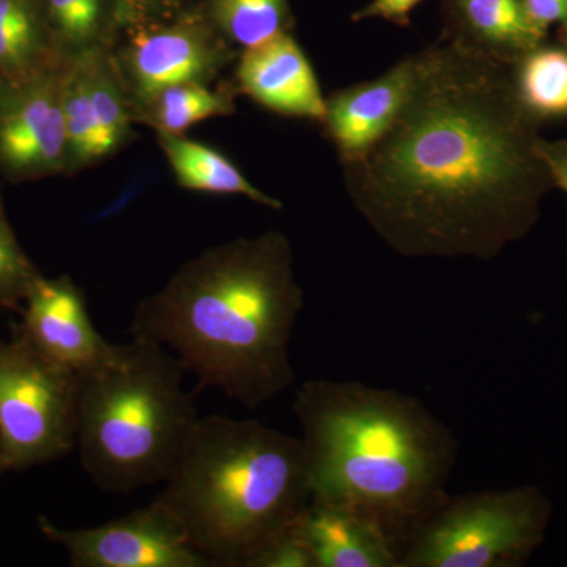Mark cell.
<instances>
[{
    "label": "cell",
    "instance_id": "cell-10",
    "mask_svg": "<svg viewBox=\"0 0 567 567\" xmlns=\"http://www.w3.org/2000/svg\"><path fill=\"white\" fill-rule=\"evenodd\" d=\"M39 527L74 567H213L158 498L99 527L59 528L43 517Z\"/></svg>",
    "mask_w": 567,
    "mask_h": 567
},
{
    "label": "cell",
    "instance_id": "cell-29",
    "mask_svg": "<svg viewBox=\"0 0 567 567\" xmlns=\"http://www.w3.org/2000/svg\"><path fill=\"white\" fill-rule=\"evenodd\" d=\"M126 10L171 11L178 9V0H122Z\"/></svg>",
    "mask_w": 567,
    "mask_h": 567
},
{
    "label": "cell",
    "instance_id": "cell-28",
    "mask_svg": "<svg viewBox=\"0 0 567 567\" xmlns=\"http://www.w3.org/2000/svg\"><path fill=\"white\" fill-rule=\"evenodd\" d=\"M537 153L546 164L554 186L567 194V140L546 141L539 137Z\"/></svg>",
    "mask_w": 567,
    "mask_h": 567
},
{
    "label": "cell",
    "instance_id": "cell-15",
    "mask_svg": "<svg viewBox=\"0 0 567 567\" xmlns=\"http://www.w3.org/2000/svg\"><path fill=\"white\" fill-rule=\"evenodd\" d=\"M443 40L513 66L548 40L535 28L524 0H443Z\"/></svg>",
    "mask_w": 567,
    "mask_h": 567
},
{
    "label": "cell",
    "instance_id": "cell-18",
    "mask_svg": "<svg viewBox=\"0 0 567 567\" xmlns=\"http://www.w3.org/2000/svg\"><path fill=\"white\" fill-rule=\"evenodd\" d=\"M58 50L65 61L114 47L123 22L122 0H41Z\"/></svg>",
    "mask_w": 567,
    "mask_h": 567
},
{
    "label": "cell",
    "instance_id": "cell-30",
    "mask_svg": "<svg viewBox=\"0 0 567 567\" xmlns=\"http://www.w3.org/2000/svg\"><path fill=\"white\" fill-rule=\"evenodd\" d=\"M7 472L6 464H3L2 451H0V473Z\"/></svg>",
    "mask_w": 567,
    "mask_h": 567
},
{
    "label": "cell",
    "instance_id": "cell-24",
    "mask_svg": "<svg viewBox=\"0 0 567 567\" xmlns=\"http://www.w3.org/2000/svg\"><path fill=\"white\" fill-rule=\"evenodd\" d=\"M41 276L18 241L0 203V306L20 311L29 290Z\"/></svg>",
    "mask_w": 567,
    "mask_h": 567
},
{
    "label": "cell",
    "instance_id": "cell-2",
    "mask_svg": "<svg viewBox=\"0 0 567 567\" xmlns=\"http://www.w3.org/2000/svg\"><path fill=\"white\" fill-rule=\"evenodd\" d=\"M305 309L279 230L205 249L134 311L133 339L174 354L197 388L259 409L295 385L292 336Z\"/></svg>",
    "mask_w": 567,
    "mask_h": 567
},
{
    "label": "cell",
    "instance_id": "cell-4",
    "mask_svg": "<svg viewBox=\"0 0 567 567\" xmlns=\"http://www.w3.org/2000/svg\"><path fill=\"white\" fill-rule=\"evenodd\" d=\"M213 567H251L311 499L300 436L199 417L158 496Z\"/></svg>",
    "mask_w": 567,
    "mask_h": 567
},
{
    "label": "cell",
    "instance_id": "cell-25",
    "mask_svg": "<svg viewBox=\"0 0 567 567\" xmlns=\"http://www.w3.org/2000/svg\"><path fill=\"white\" fill-rule=\"evenodd\" d=\"M295 524L284 535L271 540L257 555L251 567H316L311 551L298 535Z\"/></svg>",
    "mask_w": 567,
    "mask_h": 567
},
{
    "label": "cell",
    "instance_id": "cell-9",
    "mask_svg": "<svg viewBox=\"0 0 567 567\" xmlns=\"http://www.w3.org/2000/svg\"><path fill=\"white\" fill-rule=\"evenodd\" d=\"M70 62L22 81L0 78V177L66 174L65 99Z\"/></svg>",
    "mask_w": 567,
    "mask_h": 567
},
{
    "label": "cell",
    "instance_id": "cell-11",
    "mask_svg": "<svg viewBox=\"0 0 567 567\" xmlns=\"http://www.w3.org/2000/svg\"><path fill=\"white\" fill-rule=\"evenodd\" d=\"M21 336L37 352L74 374L82 375L111 357V344L96 331L87 300L69 276L33 284L22 305Z\"/></svg>",
    "mask_w": 567,
    "mask_h": 567
},
{
    "label": "cell",
    "instance_id": "cell-23",
    "mask_svg": "<svg viewBox=\"0 0 567 567\" xmlns=\"http://www.w3.org/2000/svg\"><path fill=\"white\" fill-rule=\"evenodd\" d=\"M66 174H74L106 158L99 123L76 63L70 61L65 99Z\"/></svg>",
    "mask_w": 567,
    "mask_h": 567
},
{
    "label": "cell",
    "instance_id": "cell-17",
    "mask_svg": "<svg viewBox=\"0 0 567 567\" xmlns=\"http://www.w3.org/2000/svg\"><path fill=\"white\" fill-rule=\"evenodd\" d=\"M158 142L182 188L219 196H244L264 207L281 210V200L254 186L216 148L189 140L185 134L158 133Z\"/></svg>",
    "mask_w": 567,
    "mask_h": 567
},
{
    "label": "cell",
    "instance_id": "cell-3",
    "mask_svg": "<svg viewBox=\"0 0 567 567\" xmlns=\"http://www.w3.org/2000/svg\"><path fill=\"white\" fill-rule=\"evenodd\" d=\"M293 413L311 498L360 511L401 551L450 496L456 435L415 395L354 380H308Z\"/></svg>",
    "mask_w": 567,
    "mask_h": 567
},
{
    "label": "cell",
    "instance_id": "cell-14",
    "mask_svg": "<svg viewBox=\"0 0 567 567\" xmlns=\"http://www.w3.org/2000/svg\"><path fill=\"white\" fill-rule=\"evenodd\" d=\"M316 567H399L401 548L375 520L353 507L309 499L295 524Z\"/></svg>",
    "mask_w": 567,
    "mask_h": 567
},
{
    "label": "cell",
    "instance_id": "cell-13",
    "mask_svg": "<svg viewBox=\"0 0 567 567\" xmlns=\"http://www.w3.org/2000/svg\"><path fill=\"white\" fill-rule=\"evenodd\" d=\"M413 54L371 81L342 89L327 99L322 125L341 164L361 158L385 136L404 106L413 76Z\"/></svg>",
    "mask_w": 567,
    "mask_h": 567
},
{
    "label": "cell",
    "instance_id": "cell-7",
    "mask_svg": "<svg viewBox=\"0 0 567 567\" xmlns=\"http://www.w3.org/2000/svg\"><path fill=\"white\" fill-rule=\"evenodd\" d=\"M80 375L21 336L0 341V451L7 470L58 461L78 442Z\"/></svg>",
    "mask_w": 567,
    "mask_h": 567
},
{
    "label": "cell",
    "instance_id": "cell-5",
    "mask_svg": "<svg viewBox=\"0 0 567 567\" xmlns=\"http://www.w3.org/2000/svg\"><path fill=\"white\" fill-rule=\"evenodd\" d=\"M185 374L173 353L132 339L80 375L76 446L96 486L130 494L167 480L199 420Z\"/></svg>",
    "mask_w": 567,
    "mask_h": 567
},
{
    "label": "cell",
    "instance_id": "cell-12",
    "mask_svg": "<svg viewBox=\"0 0 567 567\" xmlns=\"http://www.w3.org/2000/svg\"><path fill=\"white\" fill-rule=\"evenodd\" d=\"M238 92L284 117L323 122L324 99L308 55L284 32L259 47L244 50L235 70Z\"/></svg>",
    "mask_w": 567,
    "mask_h": 567
},
{
    "label": "cell",
    "instance_id": "cell-6",
    "mask_svg": "<svg viewBox=\"0 0 567 567\" xmlns=\"http://www.w3.org/2000/svg\"><path fill=\"white\" fill-rule=\"evenodd\" d=\"M551 505L535 486L447 496L410 537L399 567H517L544 543Z\"/></svg>",
    "mask_w": 567,
    "mask_h": 567
},
{
    "label": "cell",
    "instance_id": "cell-21",
    "mask_svg": "<svg viewBox=\"0 0 567 567\" xmlns=\"http://www.w3.org/2000/svg\"><path fill=\"white\" fill-rule=\"evenodd\" d=\"M93 114L102 134L106 155L118 151L132 136L133 112L111 48L95 50L74 59Z\"/></svg>",
    "mask_w": 567,
    "mask_h": 567
},
{
    "label": "cell",
    "instance_id": "cell-26",
    "mask_svg": "<svg viewBox=\"0 0 567 567\" xmlns=\"http://www.w3.org/2000/svg\"><path fill=\"white\" fill-rule=\"evenodd\" d=\"M529 21L540 32L557 29L559 43L567 47V0H524Z\"/></svg>",
    "mask_w": 567,
    "mask_h": 567
},
{
    "label": "cell",
    "instance_id": "cell-16",
    "mask_svg": "<svg viewBox=\"0 0 567 567\" xmlns=\"http://www.w3.org/2000/svg\"><path fill=\"white\" fill-rule=\"evenodd\" d=\"M65 62L41 0H0V78L28 80Z\"/></svg>",
    "mask_w": 567,
    "mask_h": 567
},
{
    "label": "cell",
    "instance_id": "cell-27",
    "mask_svg": "<svg viewBox=\"0 0 567 567\" xmlns=\"http://www.w3.org/2000/svg\"><path fill=\"white\" fill-rule=\"evenodd\" d=\"M423 0H371L363 9L354 11L352 21L383 20L401 28H409L410 13Z\"/></svg>",
    "mask_w": 567,
    "mask_h": 567
},
{
    "label": "cell",
    "instance_id": "cell-20",
    "mask_svg": "<svg viewBox=\"0 0 567 567\" xmlns=\"http://www.w3.org/2000/svg\"><path fill=\"white\" fill-rule=\"evenodd\" d=\"M522 106L539 125L567 121V47L544 41L511 66Z\"/></svg>",
    "mask_w": 567,
    "mask_h": 567
},
{
    "label": "cell",
    "instance_id": "cell-22",
    "mask_svg": "<svg viewBox=\"0 0 567 567\" xmlns=\"http://www.w3.org/2000/svg\"><path fill=\"white\" fill-rule=\"evenodd\" d=\"M213 28L241 50L259 47L292 28L289 0H205Z\"/></svg>",
    "mask_w": 567,
    "mask_h": 567
},
{
    "label": "cell",
    "instance_id": "cell-1",
    "mask_svg": "<svg viewBox=\"0 0 567 567\" xmlns=\"http://www.w3.org/2000/svg\"><path fill=\"white\" fill-rule=\"evenodd\" d=\"M413 62L391 128L342 164L347 193L401 256L495 259L532 233L555 188L537 153L540 125L505 63L443 39Z\"/></svg>",
    "mask_w": 567,
    "mask_h": 567
},
{
    "label": "cell",
    "instance_id": "cell-19",
    "mask_svg": "<svg viewBox=\"0 0 567 567\" xmlns=\"http://www.w3.org/2000/svg\"><path fill=\"white\" fill-rule=\"evenodd\" d=\"M238 89L233 82L212 89L210 84L171 85L156 92L133 110V121L152 126L156 133L185 134L196 123L227 117L237 111Z\"/></svg>",
    "mask_w": 567,
    "mask_h": 567
},
{
    "label": "cell",
    "instance_id": "cell-8",
    "mask_svg": "<svg viewBox=\"0 0 567 567\" xmlns=\"http://www.w3.org/2000/svg\"><path fill=\"white\" fill-rule=\"evenodd\" d=\"M112 47L132 112L171 85L210 84L237 58L234 44L213 28L203 9L125 11Z\"/></svg>",
    "mask_w": 567,
    "mask_h": 567
}]
</instances>
